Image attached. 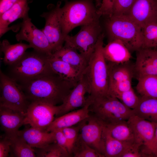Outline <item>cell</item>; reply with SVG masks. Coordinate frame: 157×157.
<instances>
[{
  "mask_svg": "<svg viewBox=\"0 0 157 157\" xmlns=\"http://www.w3.org/2000/svg\"><path fill=\"white\" fill-rule=\"evenodd\" d=\"M95 2L96 7L99 8L101 5V0H96Z\"/></svg>",
  "mask_w": 157,
  "mask_h": 157,
  "instance_id": "7bdbcfd3",
  "label": "cell"
},
{
  "mask_svg": "<svg viewBox=\"0 0 157 157\" xmlns=\"http://www.w3.org/2000/svg\"><path fill=\"white\" fill-rule=\"evenodd\" d=\"M11 142L5 135L0 140V157L10 156Z\"/></svg>",
  "mask_w": 157,
  "mask_h": 157,
  "instance_id": "74e56055",
  "label": "cell"
},
{
  "mask_svg": "<svg viewBox=\"0 0 157 157\" xmlns=\"http://www.w3.org/2000/svg\"><path fill=\"white\" fill-rule=\"evenodd\" d=\"M28 0H19L10 8L0 15V36L10 29L9 25L19 19L28 15Z\"/></svg>",
  "mask_w": 157,
  "mask_h": 157,
  "instance_id": "44dd1931",
  "label": "cell"
},
{
  "mask_svg": "<svg viewBox=\"0 0 157 157\" xmlns=\"http://www.w3.org/2000/svg\"><path fill=\"white\" fill-rule=\"evenodd\" d=\"M156 123L154 141V157H157V122Z\"/></svg>",
  "mask_w": 157,
  "mask_h": 157,
  "instance_id": "b9f144b4",
  "label": "cell"
},
{
  "mask_svg": "<svg viewBox=\"0 0 157 157\" xmlns=\"http://www.w3.org/2000/svg\"><path fill=\"white\" fill-rule=\"evenodd\" d=\"M103 138L104 157H121L127 149L136 144L126 143L115 139L110 135L104 126Z\"/></svg>",
  "mask_w": 157,
  "mask_h": 157,
  "instance_id": "d4e9b609",
  "label": "cell"
},
{
  "mask_svg": "<svg viewBox=\"0 0 157 157\" xmlns=\"http://www.w3.org/2000/svg\"><path fill=\"white\" fill-rule=\"evenodd\" d=\"M135 87L140 96L157 99V75L145 76L138 80Z\"/></svg>",
  "mask_w": 157,
  "mask_h": 157,
  "instance_id": "f1b7e54d",
  "label": "cell"
},
{
  "mask_svg": "<svg viewBox=\"0 0 157 157\" xmlns=\"http://www.w3.org/2000/svg\"><path fill=\"white\" fill-rule=\"evenodd\" d=\"M49 56L35 50L26 52L18 61L10 66L11 77L20 83L53 72Z\"/></svg>",
  "mask_w": 157,
  "mask_h": 157,
  "instance_id": "8992f818",
  "label": "cell"
},
{
  "mask_svg": "<svg viewBox=\"0 0 157 157\" xmlns=\"http://www.w3.org/2000/svg\"><path fill=\"white\" fill-rule=\"evenodd\" d=\"M108 78V94H115L131 89L134 77V64L130 60L122 63L107 62Z\"/></svg>",
  "mask_w": 157,
  "mask_h": 157,
  "instance_id": "9c48e42d",
  "label": "cell"
},
{
  "mask_svg": "<svg viewBox=\"0 0 157 157\" xmlns=\"http://www.w3.org/2000/svg\"><path fill=\"white\" fill-rule=\"evenodd\" d=\"M52 54L69 64L81 75L88 65V61L77 51L65 44Z\"/></svg>",
  "mask_w": 157,
  "mask_h": 157,
  "instance_id": "603a6c76",
  "label": "cell"
},
{
  "mask_svg": "<svg viewBox=\"0 0 157 157\" xmlns=\"http://www.w3.org/2000/svg\"><path fill=\"white\" fill-rule=\"evenodd\" d=\"M72 154L74 157H103L84 142L79 134L73 148Z\"/></svg>",
  "mask_w": 157,
  "mask_h": 157,
  "instance_id": "d6a6232c",
  "label": "cell"
},
{
  "mask_svg": "<svg viewBox=\"0 0 157 157\" xmlns=\"http://www.w3.org/2000/svg\"><path fill=\"white\" fill-rule=\"evenodd\" d=\"M63 34L65 37L73 29L99 19L100 16L92 0H79L65 3L60 10Z\"/></svg>",
  "mask_w": 157,
  "mask_h": 157,
  "instance_id": "277c9868",
  "label": "cell"
},
{
  "mask_svg": "<svg viewBox=\"0 0 157 157\" xmlns=\"http://www.w3.org/2000/svg\"><path fill=\"white\" fill-rule=\"evenodd\" d=\"M154 49H155L157 51V47Z\"/></svg>",
  "mask_w": 157,
  "mask_h": 157,
  "instance_id": "ee69618b",
  "label": "cell"
},
{
  "mask_svg": "<svg viewBox=\"0 0 157 157\" xmlns=\"http://www.w3.org/2000/svg\"><path fill=\"white\" fill-rule=\"evenodd\" d=\"M60 110L59 105L40 101L30 102L25 114L24 124L43 130L46 129Z\"/></svg>",
  "mask_w": 157,
  "mask_h": 157,
  "instance_id": "30bf717a",
  "label": "cell"
},
{
  "mask_svg": "<svg viewBox=\"0 0 157 157\" xmlns=\"http://www.w3.org/2000/svg\"><path fill=\"white\" fill-rule=\"evenodd\" d=\"M25 114L0 106V124L5 135L11 138L17 136L19 129L24 124Z\"/></svg>",
  "mask_w": 157,
  "mask_h": 157,
  "instance_id": "ac0fdd59",
  "label": "cell"
},
{
  "mask_svg": "<svg viewBox=\"0 0 157 157\" xmlns=\"http://www.w3.org/2000/svg\"><path fill=\"white\" fill-rule=\"evenodd\" d=\"M142 48H155L157 47V22L149 23L142 28Z\"/></svg>",
  "mask_w": 157,
  "mask_h": 157,
  "instance_id": "1f68e13d",
  "label": "cell"
},
{
  "mask_svg": "<svg viewBox=\"0 0 157 157\" xmlns=\"http://www.w3.org/2000/svg\"><path fill=\"white\" fill-rule=\"evenodd\" d=\"M68 143V151L72 156V150L79 135L80 126L78 124L76 126L66 127L61 129Z\"/></svg>",
  "mask_w": 157,
  "mask_h": 157,
  "instance_id": "e575fe53",
  "label": "cell"
},
{
  "mask_svg": "<svg viewBox=\"0 0 157 157\" xmlns=\"http://www.w3.org/2000/svg\"><path fill=\"white\" fill-rule=\"evenodd\" d=\"M148 157L142 151L140 146L135 144L127 149L122 155L121 157Z\"/></svg>",
  "mask_w": 157,
  "mask_h": 157,
  "instance_id": "f35d334b",
  "label": "cell"
},
{
  "mask_svg": "<svg viewBox=\"0 0 157 157\" xmlns=\"http://www.w3.org/2000/svg\"><path fill=\"white\" fill-rule=\"evenodd\" d=\"M79 135L83 141L103 157V124L92 115L78 124Z\"/></svg>",
  "mask_w": 157,
  "mask_h": 157,
  "instance_id": "5bb4252c",
  "label": "cell"
},
{
  "mask_svg": "<svg viewBox=\"0 0 157 157\" xmlns=\"http://www.w3.org/2000/svg\"><path fill=\"white\" fill-rule=\"evenodd\" d=\"M99 19L82 26L79 32L72 36L67 35L65 44L77 51L88 62L102 33Z\"/></svg>",
  "mask_w": 157,
  "mask_h": 157,
  "instance_id": "52a82bcc",
  "label": "cell"
},
{
  "mask_svg": "<svg viewBox=\"0 0 157 157\" xmlns=\"http://www.w3.org/2000/svg\"><path fill=\"white\" fill-rule=\"evenodd\" d=\"M135 1L115 0L111 16L126 15Z\"/></svg>",
  "mask_w": 157,
  "mask_h": 157,
  "instance_id": "d590c367",
  "label": "cell"
},
{
  "mask_svg": "<svg viewBox=\"0 0 157 157\" xmlns=\"http://www.w3.org/2000/svg\"><path fill=\"white\" fill-rule=\"evenodd\" d=\"M0 106L25 114L30 103L18 83L0 71Z\"/></svg>",
  "mask_w": 157,
  "mask_h": 157,
  "instance_id": "ba28073f",
  "label": "cell"
},
{
  "mask_svg": "<svg viewBox=\"0 0 157 157\" xmlns=\"http://www.w3.org/2000/svg\"><path fill=\"white\" fill-rule=\"evenodd\" d=\"M133 111V115L156 123L157 99L140 96L138 103Z\"/></svg>",
  "mask_w": 157,
  "mask_h": 157,
  "instance_id": "484cf974",
  "label": "cell"
},
{
  "mask_svg": "<svg viewBox=\"0 0 157 157\" xmlns=\"http://www.w3.org/2000/svg\"><path fill=\"white\" fill-rule=\"evenodd\" d=\"M136 52L134 77L138 80L147 76L157 75V51L154 48H142Z\"/></svg>",
  "mask_w": 157,
  "mask_h": 157,
  "instance_id": "e0dca14e",
  "label": "cell"
},
{
  "mask_svg": "<svg viewBox=\"0 0 157 157\" xmlns=\"http://www.w3.org/2000/svg\"><path fill=\"white\" fill-rule=\"evenodd\" d=\"M105 26L109 40H118L131 52L142 48V28L126 15L107 17Z\"/></svg>",
  "mask_w": 157,
  "mask_h": 157,
  "instance_id": "3957f363",
  "label": "cell"
},
{
  "mask_svg": "<svg viewBox=\"0 0 157 157\" xmlns=\"http://www.w3.org/2000/svg\"><path fill=\"white\" fill-rule=\"evenodd\" d=\"M103 52L107 62L114 63H123L130 60L131 52L118 40L109 42L103 48Z\"/></svg>",
  "mask_w": 157,
  "mask_h": 157,
  "instance_id": "7402d4cb",
  "label": "cell"
},
{
  "mask_svg": "<svg viewBox=\"0 0 157 157\" xmlns=\"http://www.w3.org/2000/svg\"><path fill=\"white\" fill-rule=\"evenodd\" d=\"M17 135L32 148H42L56 142L53 131L48 132L32 127L19 130Z\"/></svg>",
  "mask_w": 157,
  "mask_h": 157,
  "instance_id": "ffe728a7",
  "label": "cell"
},
{
  "mask_svg": "<svg viewBox=\"0 0 157 157\" xmlns=\"http://www.w3.org/2000/svg\"><path fill=\"white\" fill-rule=\"evenodd\" d=\"M126 15L142 28L149 23L157 22V2L135 0Z\"/></svg>",
  "mask_w": 157,
  "mask_h": 157,
  "instance_id": "2e32d148",
  "label": "cell"
},
{
  "mask_svg": "<svg viewBox=\"0 0 157 157\" xmlns=\"http://www.w3.org/2000/svg\"><path fill=\"white\" fill-rule=\"evenodd\" d=\"M103 125L115 139L126 143H136L134 132L127 121Z\"/></svg>",
  "mask_w": 157,
  "mask_h": 157,
  "instance_id": "83f0119b",
  "label": "cell"
},
{
  "mask_svg": "<svg viewBox=\"0 0 157 157\" xmlns=\"http://www.w3.org/2000/svg\"><path fill=\"white\" fill-rule=\"evenodd\" d=\"M19 0H0V15L10 8Z\"/></svg>",
  "mask_w": 157,
  "mask_h": 157,
  "instance_id": "60d3db41",
  "label": "cell"
},
{
  "mask_svg": "<svg viewBox=\"0 0 157 157\" xmlns=\"http://www.w3.org/2000/svg\"><path fill=\"white\" fill-rule=\"evenodd\" d=\"M132 128L136 143L148 157H154V141L156 123L134 115L127 121Z\"/></svg>",
  "mask_w": 157,
  "mask_h": 157,
  "instance_id": "8fae6325",
  "label": "cell"
},
{
  "mask_svg": "<svg viewBox=\"0 0 157 157\" xmlns=\"http://www.w3.org/2000/svg\"><path fill=\"white\" fill-rule=\"evenodd\" d=\"M113 96L132 110L137 106L139 100V97L136 95L132 88L127 91L118 93Z\"/></svg>",
  "mask_w": 157,
  "mask_h": 157,
  "instance_id": "836d02e7",
  "label": "cell"
},
{
  "mask_svg": "<svg viewBox=\"0 0 157 157\" xmlns=\"http://www.w3.org/2000/svg\"><path fill=\"white\" fill-rule=\"evenodd\" d=\"M11 142L10 156L36 157L33 148L22 138L17 136L10 138Z\"/></svg>",
  "mask_w": 157,
  "mask_h": 157,
  "instance_id": "f546056e",
  "label": "cell"
},
{
  "mask_svg": "<svg viewBox=\"0 0 157 157\" xmlns=\"http://www.w3.org/2000/svg\"><path fill=\"white\" fill-rule=\"evenodd\" d=\"M115 0H101V5L97 9L98 14L101 16L107 17L112 15L113 6Z\"/></svg>",
  "mask_w": 157,
  "mask_h": 157,
  "instance_id": "8d00e7d4",
  "label": "cell"
},
{
  "mask_svg": "<svg viewBox=\"0 0 157 157\" xmlns=\"http://www.w3.org/2000/svg\"><path fill=\"white\" fill-rule=\"evenodd\" d=\"M88 96L90 113L104 125L127 121L133 115L132 109L114 97L109 94L96 97Z\"/></svg>",
  "mask_w": 157,
  "mask_h": 157,
  "instance_id": "5b68a950",
  "label": "cell"
},
{
  "mask_svg": "<svg viewBox=\"0 0 157 157\" xmlns=\"http://www.w3.org/2000/svg\"><path fill=\"white\" fill-rule=\"evenodd\" d=\"M30 48L31 47L29 44L19 43L12 44L7 40H3L0 43V51L4 55L3 62L6 65H12L18 61Z\"/></svg>",
  "mask_w": 157,
  "mask_h": 157,
  "instance_id": "cb8c5ba5",
  "label": "cell"
},
{
  "mask_svg": "<svg viewBox=\"0 0 157 157\" xmlns=\"http://www.w3.org/2000/svg\"><path fill=\"white\" fill-rule=\"evenodd\" d=\"M53 131L54 133L56 142L59 145L68 151V142L61 129H57Z\"/></svg>",
  "mask_w": 157,
  "mask_h": 157,
  "instance_id": "ab89813d",
  "label": "cell"
},
{
  "mask_svg": "<svg viewBox=\"0 0 157 157\" xmlns=\"http://www.w3.org/2000/svg\"><path fill=\"white\" fill-rule=\"evenodd\" d=\"M90 103V99L88 96L87 102L84 106L56 117L47 128L46 131L51 132L77 125L90 116L89 107Z\"/></svg>",
  "mask_w": 157,
  "mask_h": 157,
  "instance_id": "d6986e66",
  "label": "cell"
},
{
  "mask_svg": "<svg viewBox=\"0 0 157 157\" xmlns=\"http://www.w3.org/2000/svg\"><path fill=\"white\" fill-rule=\"evenodd\" d=\"M36 157H68L71 155L68 151L56 142L51 143L41 148H33Z\"/></svg>",
  "mask_w": 157,
  "mask_h": 157,
  "instance_id": "4dcf8cb0",
  "label": "cell"
},
{
  "mask_svg": "<svg viewBox=\"0 0 157 157\" xmlns=\"http://www.w3.org/2000/svg\"><path fill=\"white\" fill-rule=\"evenodd\" d=\"M18 41L24 40L34 50L48 55L53 54L51 47L45 34L32 22L28 15L23 19L20 31L15 35Z\"/></svg>",
  "mask_w": 157,
  "mask_h": 157,
  "instance_id": "7c38bea8",
  "label": "cell"
},
{
  "mask_svg": "<svg viewBox=\"0 0 157 157\" xmlns=\"http://www.w3.org/2000/svg\"><path fill=\"white\" fill-rule=\"evenodd\" d=\"M50 66L53 72L63 78L76 83L82 75L70 65L54 56H48Z\"/></svg>",
  "mask_w": 157,
  "mask_h": 157,
  "instance_id": "4316f807",
  "label": "cell"
},
{
  "mask_svg": "<svg viewBox=\"0 0 157 157\" xmlns=\"http://www.w3.org/2000/svg\"><path fill=\"white\" fill-rule=\"evenodd\" d=\"M89 86L86 77L83 73L75 85L59 105L60 110L56 116L57 117L79 108L84 106L88 101Z\"/></svg>",
  "mask_w": 157,
  "mask_h": 157,
  "instance_id": "9a60e30c",
  "label": "cell"
},
{
  "mask_svg": "<svg viewBox=\"0 0 157 157\" xmlns=\"http://www.w3.org/2000/svg\"><path fill=\"white\" fill-rule=\"evenodd\" d=\"M104 33L100 35L94 50L83 73L89 86V95L96 97L107 95L108 78L107 64L103 52Z\"/></svg>",
  "mask_w": 157,
  "mask_h": 157,
  "instance_id": "7a4b0ae2",
  "label": "cell"
},
{
  "mask_svg": "<svg viewBox=\"0 0 157 157\" xmlns=\"http://www.w3.org/2000/svg\"><path fill=\"white\" fill-rule=\"evenodd\" d=\"M60 3H59L53 9L40 15L45 21L44 26L42 30L47 38L53 53L62 48L65 42L60 17Z\"/></svg>",
  "mask_w": 157,
  "mask_h": 157,
  "instance_id": "4fadbf2b",
  "label": "cell"
},
{
  "mask_svg": "<svg viewBox=\"0 0 157 157\" xmlns=\"http://www.w3.org/2000/svg\"><path fill=\"white\" fill-rule=\"evenodd\" d=\"M76 83L53 72L19 84L30 102L40 101L56 105L62 103Z\"/></svg>",
  "mask_w": 157,
  "mask_h": 157,
  "instance_id": "6da1fadb",
  "label": "cell"
}]
</instances>
